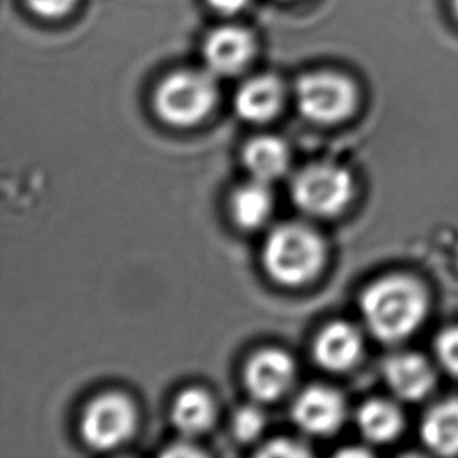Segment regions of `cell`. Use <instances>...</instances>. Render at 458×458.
Listing matches in <instances>:
<instances>
[{"label": "cell", "mask_w": 458, "mask_h": 458, "mask_svg": "<svg viewBox=\"0 0 458 458\" xmlns=\"http://www.w3.org/2000/svg\"><path fill=\"white\" fill-rule=\"evenodd\" d=\"M366 327L382 343H401L415 335L428 313V294L420 280L390 274L366 286L360 296Z\"/></svg>", "instance_id": "obj_1"}, {"label": "cell", "mask_w": 458, "mask_h": 458, "mask_svg": "<svg viewBox=\"0 0 458 458\" xmlns=\"http://www.w3.org/2000/svg\"><path fill=\"white\" fill-rule=\"evenodd\" d=\"M326 244L321 235L304 224H284L271 232L263 248V265L280 285L301 286L321 273Z\"/></svg>", "instance_id": "obj_2"}, {"label": "cell", "mask_w": 458, "mask_h": 458, "mask_svg": "<svg viewBox=\"0 0 458 458\" xmlns=\"http://www.w3.org/2000/svg\"><path fill=\"white\" fill-rule=\"evenodd\" d=\"M217 91L210 77L196 71L167 75L155 91V110L175 127L198 124L213 110Z\"/></svg>", "instance_id": "obj_3"}, {"label": "cell", "mask_w": 458, "mask_h": 458, "mask_svg": "<svg viewBox=\"0 0 458 458\" xmlns=\"http://www.w3.org/2000/svg\"><path fill=\"white\" fill-rule=\"evenodd\" d=\"M292 196L310 216H336L352 200V175L334 163L310 165L293 179Z\"/></svg>", "instance_id": "obj_4"}, {"label": "cell", "mask_w": 458, "mask_h": 458, "mask_svg": "<svg viewBox=\"0 0 458 458\" xmlns=\"http://www.w3.org/2000/svg\"><path fill=\"white\" fill-rule=\"evenodd\" d=\"M137 409L123 393H106L88 403L81 434L88 446L110 451L129 440L137 428Z\"/></svg>", "instance_id": "obj_5"}, {"label": "cell", "mask_w": 458, "mask_h": 458, "mask_svg": "<svg viewBox=\"0 0 458 458\" xmlns=\"http://www.w3.org/2000/svg\"><path fill=\"white\" fill-rule=\"evenodd\" d=\"M296 100L305 118L319 124H334L351 116L357 104L352 81L334 72H315L299 79Z\"/></svg>", "instance_id": "obj_6"}, {"label": "cell", "mask_w": 458, "mask_h": 458, "mask_svg": "<svg viewBox=\"0 0 458 458\" xmlns=\"http://www.w3.org/2000/svg\"><path fill=\"white\" fill-rule=\"evenodd\" d=\"M292 413L299 428L307 434L328 437L346 421V401L335 388L313 385L296 397Z\"/></svg>", "instance_id": "obj_7"}, {"label": "cell", "mask_w": 458, "mask_h": 458, "mask_svg": "<svg viewBox=\"0 0 458 458\" xmlns=\"http://www.w3.org/2000/svg\"><path fill=\"white\" fill-rule=\"evenodd\" d=\"M296 365L280 349H265L252 355L244 369L249 393L260 403H274L292 388Z\"/></svg>", "instance_id": "obj_8"}, {"label": "cell", "mask_w": 458, "mask_h": 458, "mask_svg": "<svg viewBox=\"0 0 458 458\" xmlns=\"http://www.w3.org/2000/svg\"><path fill=\"white\" fill-rule=\"evenodd\" d=\"M385 384L391 393L405 403H418L428 397L437 385V372L424 355L397 352L382 366Z\"/></svg>", "instance_id": "obj_9"}, {"label": "cell", "mask_w": 458, "mask_h": 458, "mask_svg": "<svg viewBox=\"0 0 458 458\" xmlns=\"http://www.w3.org/2000/svg\"><path fill=\"white\" fill-rule=\"evenodd\" d=\"M363 336L349 322L336 321L322 328L316 336L313 353L318 365L330 372H346L363 355Z\"/></svg>", "instance_id": "obj_10"}, {"label": "cell", "mask_w": 458, "mask_h": 458, "mask_svg": "<svg viewBox=\"0 0 458 458\" xmlns=\"http://www.w3.org/2000/svg\"><path fill=\"white\" fill-rule=\"evenodd\" d=\"M254 55V39L240 27H221L211 31L204 43V58L211 72L238 74Z\"/></svg>", "instance_id": "obj_11"}, {"label": "cell", "mask_w": 458, "mask_h": 458, "mask_svg": "<svg viewBox=\"0 0 458 458\" xmlns=\"http://www.w3.org/2000/svg\"><path fill=\"white\" fill-rule=\"evenodd\" d=\"M284 88L277 79L265 75L246 81L235 96L236 114L248 123H267L280 112Z\"/></svg>", "instance_id": "obj_12"}, {"label": "cell", "mask_w": 458, "mask_h": 458, "mask_svg": "<svg viewBox=\"0 0 458 458\" xmlns=\"http://www.w3.org/2000/svg\"><path fill=\"white\" fill-rule=\"evenodd\" d=\"M421 440L428 449L443 457L458 455V399L435 403L421 422Z\"/></svg>", "instance_id": "obj_13"}, {"label": "cell", "mask_w": 458, "mask_h": 458, "mask_svg": "<svg viewBox=\"0 0 458 458\" xmlns=\"http://www.w3.org/2000/svg\"><path fill=\"white\" fill-rule=\"evenodd\" d=\"M357 426L366 440L374 445H386L403 435L405 418L403 410L393 401L371 399L357 411Z\"/></svg>", "instance_id": "obj_14"}, {"label": "cell", "mask_w": 458, "mask_h": 458, "mask_svg": "<svg viewBox=\"0 0 458 458\" xmlns=\"http://www.w3.org/2000/svg\"><path fill=\"white\" fill-rule=\"evenodd\" d=\"M242 160L254 180L269 183L286 173L290 166V152L279 138L259 137L248 143Z\"/></svg>", "instance_id": "obj_15"}, {"label": "cell", "mask_w": 458, "mask_h": 458, "mask_svg": "<svg viewBox=\"0 0 458 458\" xmlns=\"http://www.w3.org/2000/svg\"><path fill=\"white\" fill-rule=\"evenodd\" d=\"M216 418V405L207 391L188 388L175 397L171 409L174 426L182 434H204L213 426Z\"/></svg>", "instance_id": "obj_16"}, {"label": "cell", "mask_w": 458, "mask_h": 458, "mask_svg": "<svg viewBox=\"0 0 458 458\" xmlns=\"http://www.w3.org/2000/svg\"><path fill=\"white\" fill-rule=\"evenodd\" d=\"M273 194L267 183L254 180L240 186L230 200L232 216L242 229H260L273 213Z\"/></svg>", "instance_id": "obj_17"}, {"label": "cell", "mask_w": 458, "mask_h": 458, "mask_svg": "<svg viewBox=\"0 0 458 458\" xmlns=\"http://www.w3.org/2000/svg\"><path fill=\"white\" fill-rule=\"evenodd\" d=\"M233 434L242 443L255 441L267 428V416L255 405H244L238 409L232 421Z\"/></svg>", "instance_id": "obj_18"}, {"label": "cell", "mask_w": 458, "mask_h": 458, "mask_svg": "<svg viewBox=\"0 0 458 458\" xmlns=\"http://www.w3.org/2000/svg\"><path fill=\"white\" fill-rule=\"evenodd\" d=\"M434 351L441 368L458 377V326L445 328L437 335Z\"/></svg>", "instance_id": "obj_19"}, {"label": "cell", "mask_w": 458, "mask_h": 458, "mask_svg": "<svg viewBox=\"0 0 458 458\" xmlns=\"http://www.w3.org/2000/svg\"><path fill=\"white\" fill-rule=\"evenodd\" d=\"M31 12L43 18H60L72 10L75 0H25Z\"/></svg>", "instance_id": "obj_20"}, {"label": "cell", "mask_w": 458, "mask_h": 458, "mask_svg": "<svg viewBox=\"0 0 458 458\" xmlns=\"http://www.w3.org/2000/svg\"><path fill=\"white\" fill-rule=\"evenodd\" d=\"M261 457H307L310 451L293 440H274L260 451Z\"/></svg>", "instance_id": "obj_21"}, {"label": "cell", "mask_w": 458, "mask_h": 458, "mask_svg": "<svg viewBox=\"0 0 458 458\" xmlns=\"http://www.w3.org/2000/svg\"><path fill=\"white\" fill-rule=\"evenodd\" d=\"M250 0H208L211 8L223 14H236L248 6Z\"/></svg>", "instance_id": "obj_22"}, {"label": "cell", "mask_w": 458, "mask_h": 458, "mask_svg": "<svg viewBox=\"0 0 458 458\" xmlns=\"http://www.w3.org/2000/svg\"><path fill=\"white\" fill-rule=\"evenodd\" d=\"M454 10H455V13L458 14V0H454Z\"/></svg>", "instance_id": "obj_23"}]
</instances>
